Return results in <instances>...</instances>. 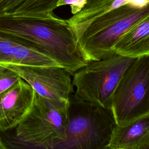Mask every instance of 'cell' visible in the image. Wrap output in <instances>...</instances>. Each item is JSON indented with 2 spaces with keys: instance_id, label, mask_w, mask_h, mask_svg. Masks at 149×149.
I'll return each mask as SVG.
<instances>
[{
  "instance_id": "obj_1",
  "label": "cell",
  "mask_w": 149,
  "mask_h": 149,
  "mask_svg": "<svg viewBox=\"0 0 149 149\" xmlns=\"http://www.w3.org/2000/svg\"><path fill=\"white\" fill-rule=\"evenodd\" d=\"M0 31L41 50L72 74L88 63L67 20L49 17L0 16Z\"/></svg>"
},
{
  "instance_id": "obj_2",
  "label": "cell",
  "mask_w": 149,
  "mask_h": 149,
  "mask_svg": "<svg viewBox=\"0 0 149 149\" xmlns=\"http://www.w3.org/2000/svg\"><path fill=\"white\" fill-rule=\"evenodd\" d=\"M68 108L69 101L47 98L35 92L28 113L12 134L3 137L8 139V148L57 149L65 139Z\"/></svg>"
},
{
  "instance_id": "obj_3",
  "label": "cell",
  "mask_w": 149,
  "mask_h": 149,
  "mask_svg": "<svg viewBox=\"0 0 149 149\" xmlns=\"http://www.w3.org/2000/svg\"><path fill=\"white\" fill-rule=\"evenodd\" d=\"M149 15V0L127 3L97 17L74 31L88 61L115 55L113 47L129 29Z\"/></svg>"
},
{
  "instance_id": "obj_4",
  "label": "cell",
  "mask_w": 149,
  "mask_h": 149,
  "mask_svg": "<svg viewBox=\"0 0 149 149\" xmlns=\"http://www.w3.org/2000/svg\"><path fill=\"white\" fill-rule=\"evenodd\" d=\"M115 125L110 109L72 94L65 139L57 149H107Z\"/></svg>"
},
{
  "instance_id": "obj_5",
  "label": "cell",
  "mask_w": 149,
  "mask_h": 149,
  "mask_svg": "<svg viewBox=\"0 0 149 149\" xmlns=\"http://www.w3.org/2000/svg\"><path fill=\"white\" fill-rule=\"evenodd\" d=\"M135 58L115 54L89 61L73 75L74 95L105 109H110L115 91L125 70Z\"/></svg>"
},
{
  "instance_id": "obj_6",
  "label": "cell",
  "mask_w": 149,
  "mask_h": 149,
  "mask_svg": "<svg viewBox=\"0 0 149 149\" xmlns=\"http://www.w3.org/2000/svg\"><path fill=\"white\" fill-rule=\"evenodd\" d=\"M110 110L117 125L149 113V55L135 58L113 94Z\"/></svg>"
},
{
  "instance_id": "obj_7",
  "label": "cell",
  "mask_w": 149,
  "mask_h": 149,
  "mask_svg": "<svg viewBox=\"0 0 149 149\" xmlns=\"http://www.w3.org/2000/svg\"><path fill=\"white\" fill-rule=\"evenodd\" d=\"M17 73L35 92L47 98L69 101L74 86L68 70L60 65H4Z\"/></svg>"
},
{
  "instance_id": "obj_8",
  "label": "cell",
  "mask_w": 149,
  "mask_h": 149,
  "mask_svg": "<svg viewBox=\"0 0 149 149\" xmlns=\"http://www.w3.org/2000/svg\"><path fill=\"white\" fill-rule=\"evenodd\" d=\"M34 94L31 86L22 78L0 94V132L17 125L30 110Z\"/></svg>"
},
{
  "instance_id": "obj_9",
  "label": "cell",
  "mask_w": 149,
  "mask_h": 149,
  "mask_svg": "<svg viewBox=\"0 0 149 149\" xmlns=\"http://www.w3.org/2000/svg\"><path fill=\"white\" fill-rule=\"evenodd\" d=\"M0 64L59 65L33 45L2 31H0Z\"/></svg>"
},
{
  "instance_id": "obj_10",
  "label": "cell",
  "mask_w": 149,
  "mask_h": 149,
  "mask_svg": "<svg viewBox=\"0 0 149 149\" xmlns=\"http://www.w3.org/2000/svg\"><path fill=\"white\" fill-rule=\"evenodd\" d=\"M108 148H149V113L114 127Z\"/></svg>"
},
{
  "instance_id": "obj_11",
  "label": "cell",
  "mask_w": 149,
  "mask_h": 149,
  "mask_svg": "<svg viewBox=\"0 0 149 149\" xmlns=\"http://www.w3.org/2000/svg\"><path fill=\"white\" fill-rule=\"evenodd\" d=\"M113 49L116 54L133 58L149 55V15L125 33Z\"/></svg>"
},
{
  "instance_id": "obj_12",
  "label": "cell",
  "mask_w": 149,
  "mask_h": 149,
  "mask_svg": "<svg viewBox=\"0 0 149 149\" xmlns=\"http://www.w3.org/2000/svg\"><path fill=\"white\" fill-rule=\"evenodd\" d=\"M59 0H26L16 10L15 16L49 17L52 16Z\"/></svg>"
},
{
  "instance_id": "obj_13",
  "label": "cell",
  "mask_w": 149,
  "mask_h": 149,
  "mask_svg": "<svg viewBox=\"0 0 149 149\" xmlns=\"http://www.w3.org/2000/svg\"><path fill=\"white\" fill-rule=\"evenodd\" d=\"M20 78L15 71L0 64V94L13 86Z\"/></svg>"
},
{
  "instance_id": "obj_14",
  "label": "cell",
  "mask_w": 149,
  "mask_h": 149,
  "mask_svg": "<svg viewBox=\"0 0 149 149\" xmlns=\"http://www.w3.org/2000/svg\"><path fill=\"white\" fill-rule=\"evenodd\" d=\"M87 3V0H59L57 3V8L69 5L71 9V12L74 15L79 12Z\"/></svg>"
},
{
  "instance_id": "obj_15",
  "label": "cell",
  "mask_w": 149,
  "mask_h": 149,
  "mask_svg": "<svg viewBox=\"0 0 149 149\" xmlns=\"http://www.w3.org/2000/svg\"><path fill=\"white\" fill-rule=\"evenodd\" d=\"M26 0H6L3 5V15H13Z\"/></svg>"
},
{
  "instance_id": "obj_16",
  "label": "cell",
  "mask_w": 149,
  "mask_h": 149,
  "mask_svg": "<svg viewBox=\"0 0 149 149\" xmlns=\"http://www.w3.org/2000/svg\"><path fill=\"white\" fill-rule=\"evenodd\" d=\"M105 0H87V3L84 6L83 9H87L90 8Z\"/></svg>"
},
{
  "instance_id": "obj_17",
  "label": "cell",
  "mask_w": 149,
  "mask_h": 149,
  "mask_svg": "<svg viewBox=\"0 0 149 149\" xmlns=\"http://www.w3.org/2000/svg\"><path fill=\"white\" fill-rule=\"evenodd\" d=\"M6 0H0V16L3 15V5L4 3V2L6 1Z\"/></svg>"
}]
</instances>
